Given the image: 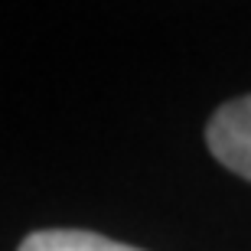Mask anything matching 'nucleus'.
<instances>
[{
	"mask_svg": "<svg viewBox=\"0 0 251 251\" xmlns=\"http://www.w3.org/2000/svg\"><path fill=\"white\" fill-rule=\"evenodd\" d=\"M212 157L235 176L251 183V95L222 104L205 127Z\"/></svg>",
	"mask_w": 251,
	"mask_h": 251,
	"instance_id": "1",
	"label": "nucleus"
},
{
	"mask_svg": "<svg viewBox=\"0 0 251 251\" xmlns=\"http://www.w3.org/2000/svg\"><path fill=\"white\" fill-rule=\"evenodd\" d=\"M17 251H140L130 245L111 242L95 232H78V228H49V232H33L23 238Z\"/></svg>",
	"mask_w": 251,
	"mask_h": 251,
	"instance_id": "2",
	"label": "nucleus"
}]
</instances>
